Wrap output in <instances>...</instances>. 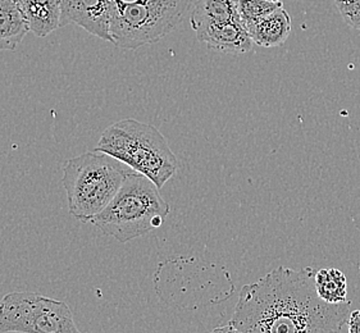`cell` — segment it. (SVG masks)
<instances>
[{"mask_svg": "<svg viewBox=\"0 0 360 333\" xmlns=\"http://www.w3.org/2000/svg\"><path fill=\"white\" fill-rule=\"evenodd\" d=\"M195 32L198 40L207 44L209 49L224 54H245L254 45L241 18L212 23Z\"/></svg>", "mask_w": 360, "mask_h": 333, "instance_id": "cell-8", "label": "cell"}, {"mask_svg": "<svg viewBox=\"0 0 360 333\" xmlns=\"http://www.w3.org/2000/svg\"><path fill=\"white\" fill-rule=\"evenodd\" d=\"M344 21L360 31V0H333Z\"/></svg>", "mask_w": 360, "mask_h": 333, "instance_id": "cell-15", "label": "cell"}, {"mask_svg": "<svg viewBox=\"0 0 360 333\" xmlns=\"http://www.w3.org/2000/svg\"><path fill=\"white\" fill-rule=\"evenodd\" d=\"M131 171L121 160L95 149L67 160L62 182L70 214L82 223L91 222L110 203Z\"/></svg>", "mask_w": 360, "mask_h": 333, "instance_id": "cell-3", "label": "cell"}, {"mask_svg": "<svg viewBox=\"0 0 360 333\" xmlns=\"http://www.w3.org/2000/svg\"><path fill=\"white\" fill-rule=\"evenodd\" d=\"M347 332L360 333V309L350 312L347 319Z\"/></svg>", "mask_w": 360, "mask_h": 333, "instance_id": "cell-16", "label": "cell"}, {"mask_svg": "<svg viewBox=\"0 0 360 333\" xmlns=\"http://www.w3.org/2000/svg\"><path fill=\"white\" fill-rule=\"evenodd\" d=\"M29 31L15 0H0V51H15Z\"/></svg>", "mask_w": 360, "mask_h": 333, "instance_id": "cell-11", "label": "cell"}, {"mask_svg": "<svg viewBox=\"0 0 360 333\" xmlns=\"http://www.w3.org/2000/svg\"><path fill=\"white\" fill-rule=\"evenodd\" d=\"M95 150L107 152L163 188L179 169L167 138L152 124L123 118L101 133Z\"/></svg>", "mask_w": 360, "mask_h": 333, "instance_id": "cell-4", "label": "cell"}, {"mask_svg": "<svg viewBox=\"0 0 360 333\" xmlns=\"http://www.w3.org/2000/svg\"><path fill=\"white\" fill-rule=\"evenodd\" d=\"M77 333L70 306L35 292H11L0 300V333Z\"/></svg>", "mask_w": 360, "mask_h": 333, "instance_id": "cell-6", "label": "cell"}, {"mask_svg": "<svg viewBox=\"0 0 360 333\" xmlns=\"http://www.w3.org/2000/svg\"><path fill=\"white\" fill-rule=\"evenodd\" d=\"M191 4L193 0H113L112 43L123 51L158 43L180 25Z\"/></svg>", "mask_w": 360, "mask_h": 333, "instance_id": "cell-5", "label": "cell"}, {"mask_svg": "<svg viewBox=\"0 0 360 333\" xmlns=\"http://www.w3.org/2000/svg\"><path fill=\"white\" fill-rule=\"evenodd\" d=\"M252 41L263 48L281 46L291 32V17L283 6L245 25Z\"/></svg>", "mask_w": 360, "mask_h": 333, "instance_id": "cell-9", "label": "cell"}, {"mask_svg": "<svg viewBox=\"0 0 360 333\" xmlns=\"http://www.w3.org/2000/svg\"><path fill=\"white\" fill-rule=\"evenodd\" d=\"M159 190L150 178L132 169L91 223L122 244L145 236L163 225L169 214V205Z\"/></svg>", "mask_w": 360, "mask_h": 333, "instance_id": "cell-2", "label": "cell"}, {"mask_svg": "<svg viewBox=\"0 0 360 333\" xmlns=\"http://www.w3.org/2000/svg\"><path fill=\"white\" fill-rule=\"evenodd\" d=\"M238 0H198L190 17L194 31L212 23L238 20Z\"/></svg>", "mask_w": 360, "mask_h": 333, "instance_id": "cell-12", "label": "cell"}, {"mask_svg": "<svg viewBox=\"0 0 360 333\" xmlns=\"http://www.w3.org/2000/svg\"><path fill=\"white\" fill-rule=\"evenodd\" d=\"M282 1L269 0H238V15L244 26L258 20L263 15H269L277 8L282 7Z\"/></svg>", "mask_w": 360, "mask_h": 333, "instance_id": "cell-14", "label": "cell"}, {"mask_svg": "<svg viewBox=\"0 0 360 333\" xmlns=\"http://www.w3.org/2000/svg\"><path fill=\"white\" fill-rule=\"evenodd\" d=\"M318 295L330 304H342L347 300L346 277L340 269L324 268L316 272Z\"/></svg>", "mask_w": 360, "mask_h": 333, "instance_id": "cell-13", "label": "cell"}, {"mask_svg": "<svg viewBox=\"0 0 360 333\" xmlns=\"http://www.w3.org/2000/svg\"><path fill=\"white\" fill-rule=\"evenodd\" d=\"M269 1H281V0H269Z\"/></svg>", "mask_w": 360, "mask_h": 333, "instance_id": "cell-17", "label": "cell"}, {"mask_svg": "<svg viewBox=\"0 0 360 333\" xmlns=\"http://www.w3.org/2000/svg\"><path fill=\"white\" fill-rule=\"evenodd\" d=\"M350 308V301L330 304L319 297L314 269L278 267L241 289L229 325L233 332H342Z\"/></svg>", "mask_w": 360, "mask_h": 333, "instance_id": "cell-1", "label": "cell"}, {"mask_svg": "<svg viewBox=\"0 0 360 333\" xmlns=\"http://www.w3.org/2000/svg\"><path fill=\"white\" fill-rule=\"evenodd\" d=\"M112 4L113 0H59L60 27L72 23L101 40L112 41Z\"/></svg>", "mask_w": 360, "mask_h": 333, "instance_id": "cell-7", "label": "cell"}, {"mask_svg": "<svg viewBox=\"0 0 360 333\" xmlns=\"http://www.w3.org/2000/svg\"><path fill=\"white\" fill-rule=\"evenodd\" d=\"M30 31L37 37H46L60 27L59 0H15Z\"/></svg>", "mask_w": 360, "mask_h": 333, "instance_id": "cell-10", "label": "cell"}]
</instances>
